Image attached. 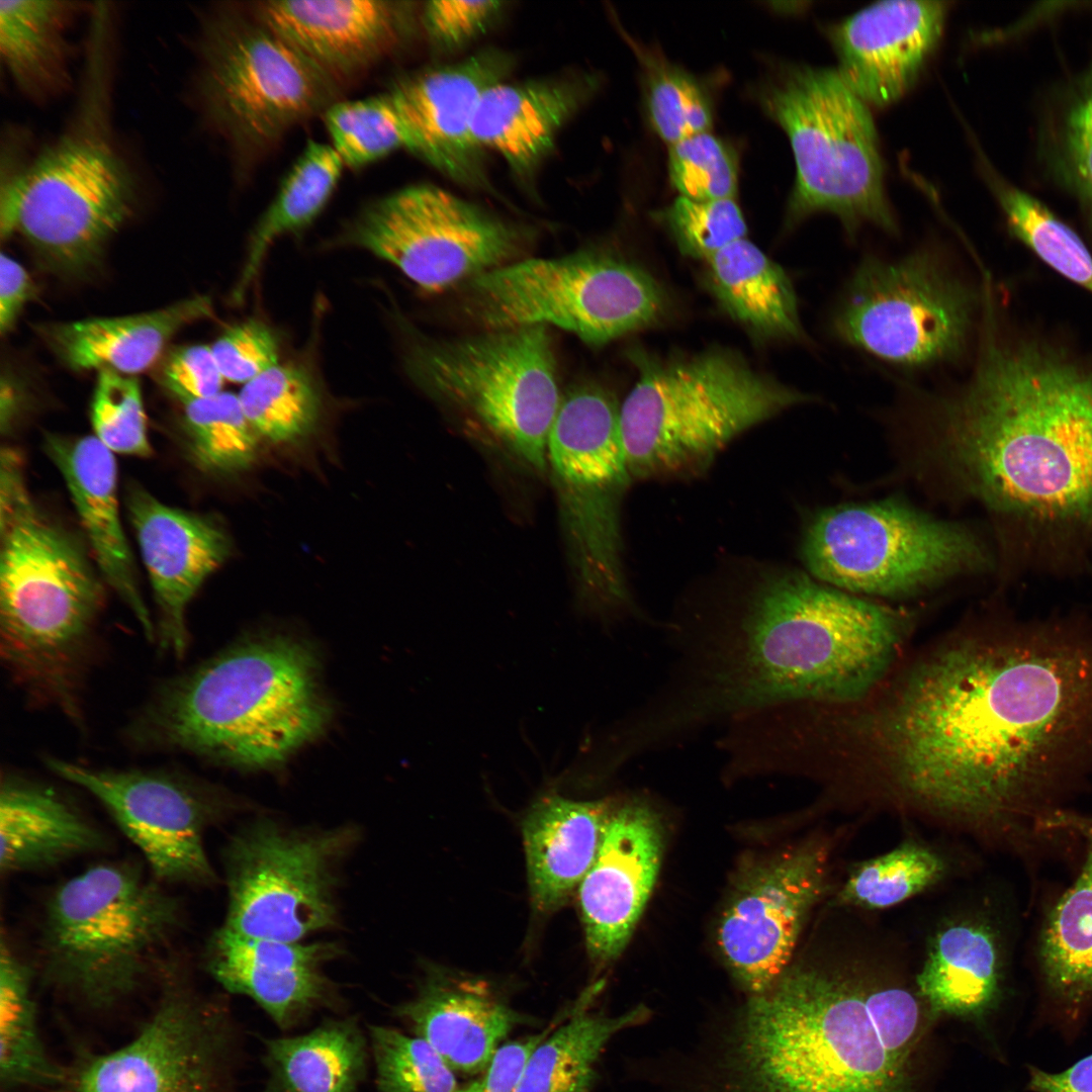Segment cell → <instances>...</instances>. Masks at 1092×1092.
I'll return each mask as SVG.
<instances>
[{"label": "cell", "mask_w": 1092, "mask_h": 1092, "mask_svg": "<svg viewBox=\"0 0 1092 1092\" xmlns=\"http://www.w3.org/2000/svg\"><path fill=\"white\" fill-rule=\"evenodd\" d=\"M863 724L873 759L933 811L1027 839L1092 782V620L995 622L913 667Z\"/></svg>", "instance_id": "obj_1"}, {"label": "cell", "mask_w": 1092, "mask_h": 1092, "mask_svg": "<svg viewBox=\"0 0 1092 1092\" xmlns=\"http://www.w3.org/2000/svg\"><path fill=\"white\" fill-rule=\"evenodd\" d=\"M970 379L925 397L931 455L1030 546L1092 542V357L1006 332L982 304Z\"/></svg>", "instance_id": "obj_2"}, {"label": "cell", "mask_w": 1092, "mask_h": 1092, "mask_svg": "<svg viewBox=\"0 0 1092 1092\" xmlns=\"http://www.w3.org/2000/svg\"><path fill=\"white\" fill-rule=\"evenodd\" d=\"M907 626L899 611L806 574H771L733 620L697 630L696 687L723 719L783 705L855 702L886 675Z\"/></svg>", "instance_id": "obj_3"}, {"label": "cell", "mask_w": 1092, "mask_h": 1092, "mask_svg": "<svg viewBox=\"0 0 1092 1092\" xmlns=\"http://www.w3.org/2000/svg\"><path fill=\"white\" fill-rule=\"evenodd\" d=\"M331 718L317 661L269 638L232 648L156 693L130 729L145 747L266 767L320 735Z\"/></svg>", "instance_id": "obj_4"}, {"label": "cell", "mask_w": 1092, "mask_h": 1092, "mask_svg": "<svg viewBox=\"0 0 1092 1092\" xmlns=\"http://www.w3.org/2000/svg\"><path fill=\"white\" fill-rule=\"evenodd\" d=\"M103 587L82 544L31 498L1 451L0 652L26 693L73 716Z\"/></svg>", "instance_id": "obj_5"}, {"label": "cell", "mask_w": 1092, "mask_h": 1092, "mask_svg": "<svg viewBox=\"0 0 1092 1092\" xmlns=\"http://www.w3.org/2000/svg\"><path fill=\"white\" fill-rule=\"evenodd\" d=\"M71 120L23 167L2 178L0 234L24 238L54 266L81 271L131 215L134 175L110 122L109 25L95 23Z\"/></svg>", "instance_id": "obj_6"}, {"label": "cell", "mask_w": 1092, "mask_h": 1092, "mask_svg": "<svg viewBox=\"0 0 1092 1092\" xmlns=\"http://www.w3.org/2000/svg\"><path fill=\"white\" fill-rule=\"evenodd\" d=\"M866 987L788 969L752 995L728 1055L735 1092H902L906 1065L883 1045Z\"/></svg>", "instance_id": "obj_7"}, {"label": "cell", "mask_w": 1092, "mask_h": 1092, "mask_svg": "<svg viewBox=\"0 0 1092 1092\" xmlns=\"http://www.w3.org/2000/svg\"><path fill=\"white\" fill-rule=\"evenodd\" d=\"M628 356L638 372L621 405L632 477L700 469L742 432L813 399L727 349L666 358L636 349Z\"/></svg>", "instance_id": "obj_8"}, {"label": "cell", "mask_w": 1092, "mask_h": 1092, "mask_svg": "<svg viewBox=\"0 0 1092 1092\" xmlns=\"http://www.w3.org/2000/svg\"><path fill=\"white\" fill-rule=\"evenodd\" d=\"M183 908L131 862L88 868L61 884L44 906L39 956L46 979L93 1007H107L162 968Z\"/></svg>", "instance_id": "obj_9"}, {"label": "cell", "mask_w": 1092, "mask_h": 1092, "mask_svg": "<svg viewBox=\"0 0 1092 1092\" xmlns=\"http://www.w3.org/2000/svg\"><path fill=\"white\" fill-rule=\"evenodd\" d=\"M763 112L788 136L796 179L787 218L835 215L848 238L864 224L898 234L884 190V169L867 104L837 70L782 64L756 89Z\"/></svg>", "instance_id": "obj_10"}, {"label": "cell", "mask_w": 1092, "mask_h": 1092, "mask_svg": "<svg viewBox=\"0 0 1092 1092\" xmlns=\"http://www.w3.org/2000/svg\"><path fill=\"white\" fill-rule=\"evenodd\" d=\"M198 40L203 115L242 165L339 100L336 80L252 15L213 14Z\"/></svg>", "instance_id": "obj_11"}, {"label": "cell", "mask_w": 1092, "mask_h": 1092, "mask_svg": "<svg viewBox=\"0 0 1092 1092\" xmlns=\"http://www.w3.org/2000/svg\"><path fill=\"white\" fill-rule=\"evenodd\" d=\"M462 286L464 312L485 331L553 326L596 347L654 324L665 307L646 270L590 249L514 261Z\"/></svg>", "instance_id": "obj_12"}, {"label": "cell", "mask_w": 1092, "mask_h": 1092, "mask_svg": "<svg viewBox=\"0 0 1092 1092\" xmlns=\"http://www.w3.org/2000/svg\"><path fill=\"white\" fill-rule=\"evenodd\" d=\"M412 379L546 469L548 436L562 395L547 327L527 326L422 342L406 359Z\"/></svg>", "instance_id": "obj_13"}, {"label": "cell", "mask_w": 1092, "mask_h": 1092, "mask_svg": "<svg viewBox=\"0 0 1092 1092\" xmlns=\"http://www.w3.org/2000/svg\"><path fill=\"white\" fill-rule=\"evenodd\" d=\"M801 549L816 579L880 596L914 593L991 565L986 545L970 528L894 500L819 513Z\"/></svg>", "instance_id": "obj_14"}, {"label": "cell", "mask_w": 1092, "mask_h": 1092, "mask_svg": "<svg viewBox=\"0 0 1092 1092\" xmlns=\"http://www.w3.org/2000/svg\"><path fill=\"white\" fill-rule=\"evenodd\" d=\"M982 298L930 250L894 261L872 256L852 274L830 326L884 362L924 368L965 355Z\"/></svg>", "instance_id": "obj_15"}, {"label": "cell", "mask_w": 1092, "mask_h": 1092, "mask_svg": "<svg viewBox=\"0 0 1092 1092\" xmlns=\"http://www.w3.org/2000/svg\"><path fill=\"white\" fill-rule=\"evenodd\" d=\"M358 837L352 826L290 829L267 818L246 826L223 851L228 907L221 927L292 942L334 927L340 867Z\"/></svg>", "instance_id": "obj_16"}, {"label": "cell", "mask_w": 1092, "mask_h": 1092, "mask_svg": "<svg viewBox=\"0 0 1092 1092\" xmlns=\"http://www.w3.org/2000/svg\"><path fill=\"white\" fill-rule=\"evenodd\" d=\"M527 237L518 224L431 184L406 186L370 202L344 233L346 243L370 251L434 292L514 262Z\"/></svg>", "instance_id": "obj_17"}, {"label": "cell", "mask_w": 1092, "mask_h": 1092, "mask_svg": "<svg viewBox=\"0 0 1092 1092\" xmlns=\"http://www.w3.org/2000/svg\"><path fill=\"white\" fill-rule=\"evenodd\" d=\"M47 763L104 806L159 882H216L204 844L206 830L225 810L215 793L169 771L101 769L56 757Z\"/></svg>", "instance_id": "obj_18"}, {"label": "cell", "mask_w": 1092, "mask_h": 1092, "mask_svg": "<svg viewBox=\"0 0 1092 1092\" xmlns=\"http://www.w3.org/2000/svg\"><path fill=\"white\" fill-rule=\"evenodd\" d=\"M829 848L812 840L744 866L722 912L717 940L751 995L788 970L801 930L827 888Z\"/></svg>", "instance_id": "obj_19"}, {"label": "cell", "mask_w": 1092, "mask_h": 1092, "mask_svg": "<svg viewBox=\"0 0 1092 1092\" xmlns=\"http://www.w3.org/2000/svg\"><path fill=\"white\" fill-rule=\"evenodd\" d=\"M139 1035L112 1053L83 1061L65 1076V1092H217L222 1030L208 1008L173 979Z\"/></svg>", "instance_id": "obj_20"}, {"label": "cell", "mask_w": 1092, "mask_h": 1092, "mask_svg": "<svg viewBox=\"0 0 1092 1092\" xmlns=\"http://www.w3.org/2000/svg\"><path fill=\"white\" fill-rule=\"evenodd\" d=\"M547 459L576 543L618 542V504L632 476L616 397L593 382L569 388L548 436Z\"/></svg>", "instance_id": "obj_21"}, {"label": "cell", "mask_w": 1092, "mask_h": 1092, "mask_svg": "<svg viewBox=\"0 0 1092 1092\" xmlns=\"http://www.w3.org/2000/svg\"><path fill=\"white\" fill-rule=\"evenodd\" d=\"M513 65L510 54L485 49L393 83L388 92L404 123L406 149L460 184L489 186L471 125L482 94L503 82Z\"/></svg>", "instance_id": "obj_22"}, {"label": "cell", "mask_w": 1092, "mask_h": 1092, "mask_svg": "<svg viewBox=\"0 0 1092 1092\" xmlns=\"http://www.w3.org/2000/svg\"><path fill=\"white\" fill-rule=\"evenodd\" d=\"M662 833L660 817L646 801H615L596 859L576 891L594 963H612L627 945L655 885Z\"/></svg>", "instance_id": "obj_23"}, {"label": "cell", "mask_w": 1092, "mask_h": 1092, "mask_svg": "<svg viewBox=\"0 0 1092 1092\" xmlns=\"http://www.w3.org/2000/svg\"><path fill=\"white\" fill-rule=\"evenodd\" d=\"M125 506L157 606L160 644L182 657L187 607L228 557L230 541L211 519L168 506L141 485L127 486Z\"/></svg>", "instance_id": "obj_24"}, {"label": "cell", "mask_w": 1092, "mask_h": 1092, "mask_svg": "<svg viewBox=\"0 0 1092 1092\" xmlns=\"http://www.w3.org/2000/svg\"><path fill=\"white\" fill-rule=\"evenodd\" d=\"M250 11L338 83L394 53L416 24L407 1L267 0Z\"/></svg>", "instance_id": "obj_25"}, {"label": "cell", "mask_w": 1092, "mask_h": 1092, "mask_svg": "<svg viewBox=\"0 0 1092 1092\" xmlns=\"http://www.w3.org/2000/svg\"><path fill=\"white\" fill-rule=\"evenodd\" d=\"M949 3L883 1L830 27L838 73L866 103L885 107L914 84L941 36Z\"/></svg>", "instance_id": "obj_26"}, {"label": "cell", "mask_w": 1092, "mask_h": 1092, "mask_svg": "<svg viewBox=\"0 0 1092 1092\" xmlns=\"http://www.w3.org/2000/svg\"><path fill=\"white\" fill-rule=\"evenodd\" d=\"M341 954L336 942L254 938L220 926L210 937L206 963L225 990L251 998L288 1030L313 1011L339 1004L325 967Z\"/></svg>", "instance_id": "obj_27"}, {"label": "cell", "mask_w": 1092, "mask_h": 1092, "mask_svg": "<svg viewBox=\"0 0 1092 1092\" xmlns=\"http://www.w3.org/2000/svg\"><path fill=\"white\" fill-rule=\"evenodd\" d=\"M44 447L66 482L103 578L130 610L146 638L155 640V624L120 520L114 454L95 436H49Z\"/></svg>", "instance_id": "obj_28"}, {"label": "cell", "mask_w": 1092, "mask_h": 1092, "mask_svg": "<svg viewBox=\"0 0 1092 1092\" xmlns=\"http://www.w3.org/2000/svg\"><path fill=\"white\" fill-rule=\"evenodd\" d=\"M590 73L516 84L497 83L477 104L471 131L476 145L497 152L520 179H530L554 147L563 124L599 89Z\"/></svg>", "instance_id": "obj_29"}, {"label": "cell", "mask_w": 1092, "mask_h": 1092, "mask_svg": "<svg viewBox=\"0 0 1092 1092\" xmlns=\"http://www.w3.org/2000/svg\"><path fill=\"white\" fill-rule=\"evenodd\" d=\"M414 1033L430 1043L453 1070H485L500 1042L525 1017L485 983L429 969L417 995L394 1010Z\"/></svg>", "instance_id": "obj_30"}, {"label": "cell", "mask_w": 1092, "mask_h": 1092, "mask_svg": "<svg viewBox=\"0 0 1092 1092\" xmlns=\"http://www.w3.org/2000/svg\"><path fill=\"white\" fill-rule=\"evenodd\" d=\"M614 800L576 801L556 793L536 800L522 822L530 895L549 913L577 891L593 866Z\"/></svg>", "instance_id": "obj_31"}, {"label": "cell", "mask_w": 1092, "mask_h": 1092, "mask_svg": "<svg viewBox=\"0 0 1092 1092\" xmlns=\"http://www.w3.org/2000/svg\"><path fill=\"white\" fill-rule=\"evenodd\" d=\"M104 834L49 786L2 777L0 870L13 875L50 869L105 848Z\"/></svg>", "instance_id": "obj_32"}, {"label": "cell", "mask_w": 1092, "mask_h": 1092, "mask_svg": "<svg viewBox=\"0 0 1092 1092\" xmlns=\"http://www.w3.org/2000/svg\"><path fill=\"white\" fill-rule=\"evenodd\" d=\"M206 296L143 313L49 325L46 338L71 369L108 370L131 376L151 367L186 325L211 314Z\"/></svg>", "instance_id": "obj_33"}, {"label": "cell", "mask_w": 1092, "mask_h": 1092, "mask_svg": "<svg viewBox=\"0 0 1092 1092\" xmlns=\"http://www.w3.org/2000/svg\"><path fill=\"white\" fill-rule=\"evenodd\" d=\"M1053 829L1082 839L1085 857L1076 880L1046 916L1038 963L1052 996L1077 1010L1092 998V816L1067 812L1056 818Z\"/></svg>", "instance_id": "obj_34"}, {"label": "cell", "mask_w": 1092, "mask_h": 1092, "mask_svg": "<svg viewBox=\"0 0 1092 1092\" xmlns=\"http://www.w3.org/2000/svg\"><path fill=\"white\" fill-rule=\"evenodd\" d=\"M80 4L59 0L0 1L1 62L16 88L48 101L71 83L69 31Z\"/></svg>", "instance_id": "obj_35"}, {"label": "cell", "mask_w": 1092, "mask_h": 1092, "mask_svg": "<svg viewBox=\"0 0 1092 1092\" xmlns=\"http://www.w3.org/2000/svg\"><path fill=\"white\" fill-rule=\"evenodd\" d=\"M705 262L712 293L726 312L753 335L804 339L793 284L784 269L757 246L744 238Z\"/></svg>", "instance_id": "obj_36"}, {"label": "cell", "mask_w": 1092, "mask_h": 1092, "mask_svg": "<svg viewBox=\"0 0 1092 1092\" xmlns=\"http://www.w3.org/2000/svg\"><path fill=\"white\" fill-rule=\"evenodd\" d=\"M1002 977L1003 961L994 929L968 921L948 925L935 935L917 986L932 1011L978 1016L996 1002Z\"/></svg>", "instance_id": "obj_37"}, {"label": "cell", "mask_w": 1092, "mask_h": 1092, "mask_svg": "<svg viewBox=\"0 0 1092 1092\" xmlns=\"http://www.w3.org/2000/svg\"><path fill=\"white\" fill-rule=\"evenodd\" d=\"M367 1041L355 1017L328 1019L304 1034L265 1040L262 1092H356L367 1072Z\"/></svg>", "instance_id": "obj_38"}, {"label": "cell", "mask_w": 1092, "mask_h": 1092, "mask_svg": "<svg viewBox=\"0 0 1092 1092\" xmlns=\"http://www.w3.org/2000/svg\"><path fill=\"white\" fill-rule=\"evenodd\" d=\"M344 166L331 145L307 142L252 232L235 299L242 298L275 240L306 228L320 215L337 188Z\"/></svg>", "instance_id": "obj_39"}, {"label": "cell", "mask_w": 1092, "mask_h": 1092, "mask_svg": "<svg viewBox=\"0 0 1092 1092\" xmlns=\"http://www.w3.org/2000/svg\"><path fill=\"white\" fill-rule=\"evenodd\" d=\"M647 1016L643 1006L613 1017L589 1013L581 1006L537 1045L517 1092H589L597 1061L609 1039Z\"/></svg>", "instance_id": "obj_40"}, {"label": "cell", "mask_w": 1092, "mask_h": 1092, "mask_svg": "<svg viewBox=\"0 0 1092 1092\" xmlns=\"http://www.w3.org/2000/svg\"><path fill=\"white\" fill-rule=\"evenodd\" d=\"M0 1077L7 1087L62 1079L37 1034L30 971L4 937L0 945Z\"/></svg>", "instance_id": "obj_41"}, {"label": "cell", "mask_w": 1092, "mask_h": 1092, "mask_svg": "<svg viewBox=\"0 0 1092 1092\" xmlns=\"http://www.w3.org/2000/svg\"><path fill=\"white\" fill-rule=\"evenodd\" d=\"M238 396L257 434L275 443L306 436L318 420L317 390L297 366H272L244 384Z\"/></svg>", "instance_id": "obj_42"}, {"label": "cell", "mask_w": 1092, "mask_h": 1092, "mask_svg": "<svg viewBox=\"0 0 1092 1092\" xmlns=\"http://www.w3.org/2000/svg\"><path fill=\"white\" fill-rule=\"evenodd\" d=\"M643 71L648 121L668 146L713 125L711 98L691 73L632 41Z\"/></svg>", "instance_id": "obj_43"}, {"label": "cell", "mask_w": 1092, "mask_h": 1092, "mask_svg": "<svg viewBox=\"0 0 1092 1092\" xmlns=\"http://www.w3.org/2000/svg\"><path fill=\"white\" fill-rule=\"evenodd\" d=\"M182 405L188 448L201 469L226 474L251 465L259 435L245 416L238 395L221 391Z\"/></svg>", "instance_id": "obj_44"}, {"label": "cell", "mask_w": 1092, "mask_h": 1092, "mask_svg": "<svg viewBox=\"0 0 1092 1092\" xmlns=\"http://www.w3.org/2000/svg\"><path fill=\"white\" fill-rule=\"evenodd\" d=\"M945 872L943 859L930 848L905 842L858 864L842 886V904L867 909L897 905L937 883Z\"/></svg>", "instance_id": "obj_45"}, {"label": "cell", "mask_w": 1092, "mask_h": 1092, "mask_svg": "<svg viewBox=\"0 0 1092 1092\" xmlns=\"http://www.w3.org/2000/svg\"><path fill=\"white\" fill-rule=\"evenodd\" d=\"M323 119L331 146L345 166L359 169L405 148L406 131L390 93L337 100Z\"/></svg>", "instance_id": "obj_46"}, {"label": "cell", "mask_w": 1092, "mask_h": 1092, "mask_svg": "<svg viewBox=\"0 0 1092 1092\" xmlns=\"http://www.w3.org/2000/svg\"><path fill=\"white\" fill-rule=\"evenodd\" d=\"M1049 153L1057 177L1092 218V64L1063 101Z\"/></svg>", "instance_id": "obj_47"}, {"label": "cell", "mask_w": 1092, "mask_h": 1092, "mask_svg": "<svg viewBox=\"0 0 1092 1092\" xmlns=\"http://www.w3.org/2000/svg\"><path fill=\"white\" fill-rule=\"evenodd\" d=\"M379 1092H455L453 1070L419 1036L386 1026L369 1027Z\"/></svg>", "instance_id": "obj_48"}, {"label": "cell", "mask_w": 1092, "mask_h": 1092, "mask_svg": "<svg viewBox=\"0 0 1092 1092\" xmlns=\"http://www.w3.org/2000/svg\"><path fill=\"white\" fill-rule=\"evenodd\" d=\"M668 175L672 186L695 200L734 198L738 161L734 149L710 131L668 146Z\"/></svg>", "instance_id": "obj_49"}, {"label": "cell", "mask_w": 1092, "mask_h": 1092, "mask_svg": "<svg viewBox=\"0 0 1092 1092\" xmlns=\"http://www.w3.org/2000/svg\"><path fill=\"white\" fill-rule=\"evenodd\" d=\"M91 423L94 436L113 454L147 457L152 453L142 390L134 377L98 372Z\"/></svg>", "instance_id": "obj_50"}, {"label": "cell", "mask_w": 1092, "mask_h": 1092, "mask_svg": "<svg viewBox=\"0 0 1092 1092\" xmlns=\"http://www.w3.org/2000/svg\"><path fill=\"white\" fill-rule=\"evenodd\" d=\"M684 255L707 261L744 239L747 225L734 198L695 200L677 196L656 213Z\"/></svg>", "instance_id": "obj_51"}, {"label": "cell", "mask_w": 1092, "mask_h": 1092, "mask_svg": "<svg viewBox=\"0 0 1092 1092\" xmlns=\"http://www.w3.org/2000/svg\"><path fill=\"white\" fill-rule=\"evenodd\" d=\"M210 347L223 378L232 382L246 384L278 364L277 340L258 321L230 328Z\"/></svg>", "instance_id": "obj_52"}, {"label": "cell", "mask_w": 1092, "mask_h": 1092, "mask_svg": "<svg viewBox=\"0 0 1092 1092\" xmlns=\"http://www.w3.org/2000/svg\"><path fill=\"white\" fill-rule=\"evenodd\" d=\"M866 1005L886 1050L907 1065L920 1028L917 999L900 987L866 988Z\"/></svg>", "instance_id": "obj_53"}, {"label": "cell", "mask_w": 1092, "mask_h": 1092, "mask_svg": "<svg viewBox=\"0 0 1092 1092\" xmlns=\"http://www.w3.org/2000/svg\"><path fill=\"white\" fill-rule=\"evenodd\" d=\"M503 1L435 0L422 10V23L430 39L443 49H455L483 32L504 9Z\"/></svg>", "instance_id": "obj_54"}, {"label": "cell", "mask_w": 1092, "mask_h": 1092, "mask_svg": "<svg viewBox=\"0 0 1092 1092\" xmlns=\"http://www.w3.org/2000/svg\"><path fill=\"white\" fill-rule=\"evenodd\" d=\"M161 380L184 403L220 393L224 378L210 346L190 345L176 348L166 357Z\"/></svg>", "instance_id": "obj_55"}, {"label": "cell", "mask_w": 1092, "mask_h": 1092, "mask_svg": "<svg viewBox=\"0 0 1092 1092\" xmlns=\"http://www.w3.org/2000/svg\"><path fill=\"white\" fill-rule=\"evenodd\" d=\"M1031 251L1049 267L1092 294V255L1081 238L1064 221L1041 226Z\"/></svg>", "instance_id": "obj_56"}, {"label": "cell", "mask_w": 1092, "mask_h": 1092, "mask_svg": "<svg viewBox=\"0 0 1092 1092\" xmlns=\"http://www.w3.org/2000/svg\"><path fill=\"white\" fill-rule=\"evenodd\" d=\"M550 1031L500 1045L482 1075L455 1092H517L530 1056Z\"/></svg>", "instance_id": "obj_57"}, {"label": "cell", "mask_w": 1092, "mask_h": 1092, "mask_svg": "<svg viewBox=\"0 0 1092 1092\" xmlns=\"http://www.w3.org/2000/svg\"><path fill=\"white\" fill-rule=\"evenodd\" d=\"M34 284L27 271L10 256L0 259V331L5 334L15 324L25 303L33 297Z\"/></svg>", "instance_id": "obj_58"}, {"label": "cell", "mask_w": 1092, "mask_h": 1092, "mask_svg": "<svg viewBox=\"0 0 1092 1092\" xmlns=\"http://www.w3.org/2000/svg\"><path fill=\"white\" fill-rule=\"evenodd\" d=\"M1032 1092H1092V1054L1058 1073L1029 1068Z\"/></svg>", "instance_id": "obj_59"}]
</instances>
